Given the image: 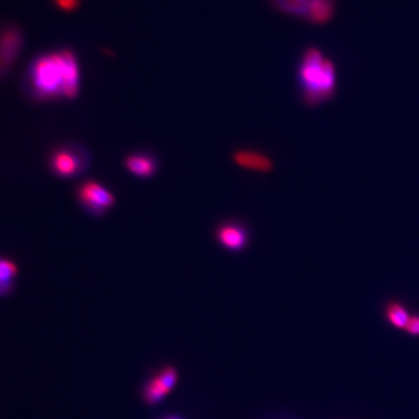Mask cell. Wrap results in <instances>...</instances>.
<instances>
[{
    "instance_id": "8fae6325",
    "label": "cell",
    "mask_w": 419,
    "mask_h": 419,
    "mask_svg": "<svg viewBox=\"0 0 419 419\" xmlns=\"http://www.w3.org/2000/svg\"><path fill=\"white\" fill-rule=\"evenodd\" d=\"M386 314H387L388 320L397 329L405 330L408 325L409 319L411 317L402 304L395 303V302L388 305Z\"/></svg>"
},
{
    "instance_id": "5b68a950",
    "label": "cell",
    "mask_w": 419,
    "mask_h": 419,
    "mask_svg": "<svg viewBox=\"0 0 419 419\" xmlns=\"http://www.w3.org/2000/svg\"><path fill=\"white\" fill-rule=\"evenodd\" d=\"M180 372L173 365L161 367L157 372L149 376L142 388V401L146 404L157 405L164 401L178 386Z\"/></svg>"
},
{
    "instance_id": "277c9868",
    "label": "cell",
    "mask_w": 419,
    "mask_h": 419,
    "mask_svg": "<svg viewBox=\"0 0 419 419\" xmlns=\"http://www.w3.org/2000/svg\"><path fill=\"white\" fill-rule=\"evenodd\" d=\"M48 164L58 178H77L89 168L90 155L82 146L68 144L51 153Z\"/></svg>"
},
{
    "instance_id": "3957f363",
    "label": "cell",
    "mask_w": 419,
    "mask_h": 419,
    "mask_svg": "<svg viewBox=\"0 0 419 419\" xmlns=\"http://www.w3.org/2000/svg\"><path fill=\"white\" fill-rule=\"evenodd\" d=\"M271 3L283 15L312 25L329 22L336 11L334 0H271Z\"/></svg>"
},
{
    "instance_id": "6da1fadb",
    "label": "cell",
    "mask_w": 419,
    "mask_h": 419,
    "mask_svg": "<svg viewBox=\"0 0 419 419\" xmlns=\"http://www.w3.org/2000/svg\"><path fill=\"white\" fill-rule=\"evenodd\" d=\"M80 65L70 49L48 51L34 58L26 73L27 94L37 101L74 99L80 94Z\"/></svg>"
},
{
    "instance_id": "30bf717a",
    "label": "cell",
    "mask_w": 419,
    "mask_h": 419,
    "mask_svg": "<svg viewBox=\"0 0 419 419\" xmlns=\"http://www.w3.org/2000/svg\"><path fill=\"white\" fill-rule=\"evenodd\" d=\"M235 161L240 166L259 171H268L273 168L271 160L257 153L240 152L235 155Z\"/></svg>"
},
{
    "instance_id": "7c38bea8",
    "label": "cell",
    "mask_w": 419,
    "mask_h": 419,
    "mask_svg": "<svg viewBox=\"0 0 419 419\" xmlns=\"http://www.w3.org/2000/svg\"><path fill=\"white\" fill-rule=\"evenodd\" d=\"M412 336H419V316H412L409 319L408 325L405 327Z\"/></svg>"
},
{
    "instance_id": "8992f818",
    "label": "cell",
    "mask_w": 419,
    "mask_h": 419,
    "mask_svg": "<svg viewBox=\"0 0 419 419\" xmlns=\"http://www.w3.org/2000/svg\"><path fill=\"white\" fill-rule=\"evenodd\" d=\"M76 198L87 214L104 216L116 204L112 192L99 182L87 181L77 188Z\"/></svg>"
},
{
    "instance_id": "9c48e42d",
    "label": "cell",
    "mask_w": 419,
    "mask_h": 419,
    "mask_svg": "<svg viewBox=\"0 0 419 419\" xmlns=\"http://www.w3.org/2000/svg\"><path fill=\"white\" fill-rule=\"evenodd\" d=\"M18 273V266L13 261L0 257V297L8 296L13 291Z\"/></svg>"
},
{
    "instance_id": "52a82bcc",
    "label": "cell",
    "mask_w": 419,
    "mask_h": 419,
    "mask_svg": "<svg viewBox=\"0 0 419 419\" xmlns=\"http://www.w3.org/2000/svg\"><path fill=\"white\" fill-rule=\"evenodd\" d=\"M217 240L225 250L239 252L248 243V231L239 223H225L218 228Z\"/></svg>"
},
{
    "instance_id": "7a4b0ae2",
    "label": "cell",
    "mask_w": 419,
    "mask_h": 419,
    "mask_svg": "<svg viewBox=\"0 0 419 419\" xmlns=\"http://www.w3.org/2000/svg\"><path fill=\"white\" fill-rule=\"evenodd\" d=\"M297 78L307 104L324 103L336 92V65L319 48L309 47L303 51L297 67Z\"/></svg>"
},
{
    "instance_id": "ba28073f",
    "label": "cell",
    "mask_w": 419,
    "mask_h": 419,
    "mask_svg": "<svg viewBox=\"0 0 419 419\" xmlns=\"http://www.w3.org/2000/svg\"><path fill=\"white\" fill-rule=\"evenodd\" d=\"M125 166L133 176L142 178H152L157 170V160L148 153H135L127 156Z\"/></svg>"
},
{
    "instance_id": "4fadbf2b",
    "label": "cell",
    "mask_w": 419,
    "mask_h": 419,
    "mask_svg": "<svg viewBox=\"0 0 419 419\" xmlns=\"http://www.w3.org/2000/svg\"><path fill=\"white\" fill-rule=\"evenodd\" d=\"M162 419H185V418H182V417H180V416L178 415H170V416H166V417H164V418Z\"/></svg>"
}]
</instances>
